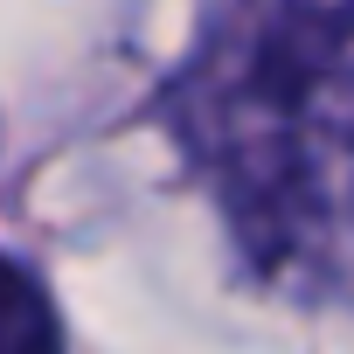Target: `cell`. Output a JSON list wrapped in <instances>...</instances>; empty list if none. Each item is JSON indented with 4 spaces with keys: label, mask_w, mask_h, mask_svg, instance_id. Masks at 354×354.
<instances>
[{
    "label": "cell",
    "mask_w": 354,
    "mask_h": 354,
    "mask_svg": "<svg viewBox=\"0 0 354 354\" xmlns=\"http://www.w3.org/2000/svg\"><path fill=\"white\" fill-rule=\"evenodd\" d=\"M167 125L264 278L354 299V0H202Z\"/></svg>",
    "instance_id": "obj_1"
},
{
    "label": "cell",
    "mask_w": 354,
    "mask_h": 354,
    "mask_svg": "<svg viewBox=\"0 0 354 354\" xmlns=\"http://www.w3.org/2000/svg\"><path fill=\"white\" fill-rule=\"evenodd\" d=\"M0 354H63L56 306L15 257H0Z\"/></svg>",
    "instance_id": "obj_2"
}]
</instances>
